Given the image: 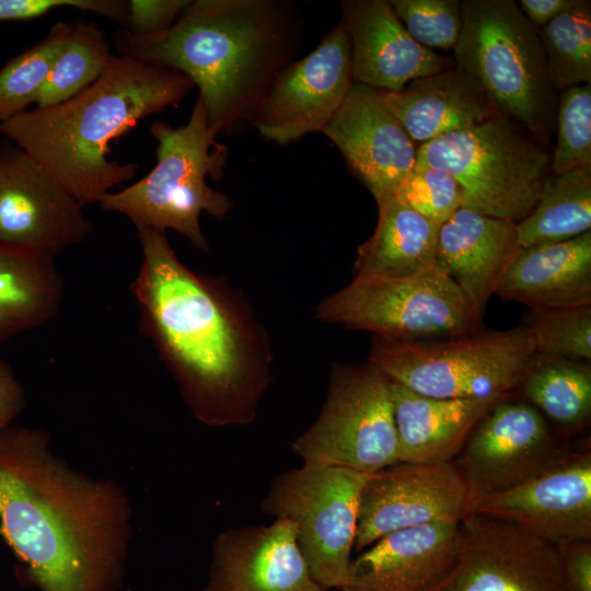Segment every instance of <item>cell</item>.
<instances>
[{"mask_svg":"<svg viewBox=\"0 0 591 591\" xmlns=\"http://www.w3.org/2000/svg\"><path fill=\"white\" fill-rule=\"evenodd\" d=\"M136 229L142 259L130 289L141 332L199 421L253 422L273 380V352L252 305L224 278L186 266L165 232Z\"/></svg>","mask_w":591,"mask_h":591,"instance_id":"cell-1","label":"cell"},{"mask_svg":"<svg viewBox=\"0 0 591 591\" xmlns=\"http://www.w3.org/2000/svg\"><path fill=\"white\" fill-rule=\"evenodd\" d=\"M131 510L114 480L71 468L45 430H0V534L39 591H119Z\"/></svg>","mask_w":591,"mask_h":591,"instance_id":"cell-2","label":"cell"},{"mask_svg":"<svg viewBox=\"0 0 591 591\" xmlns=\"http://www.w3.org/2000/svg\"><path fill=\"white\" fill-rule=\"evenodd\" d=\"M300 27L286 2L189 1L160 33L115 35L120 56L186 76L198 88L217 137L252 118L278 76L293 61Z\"/></svg>","mask_w":591,"mask_h":591,"instance_id":"cell-3","label":"cell"},{"mask_svg":"<svg viewBox=\"0 0 591 591\" xmlns=\"http://www.w3.org/2000/svg\"><path fill=\"white\" fill-rule=\"evenodd\" d=\"M178 71L113 55L73 97L0 124L4 138L42 164L84 207L132 179L138 164L109 159L111 144L147 117L177 107L194 88Z\"/></svg>","mask_w":591,"mask_h":591,"instance_id":"cell-4","label":"cell"},{"mask_svg":"<svg viewBox=\"0 0 591 591\" xmlns=\"http://www.w3.org/2000/svg\"><path fill=\"white\" fill-rule=\"evenodd\" d=\"M150 132L157 141L155 166L134 184L107 193L99 205L105 211L124 215L135 227L174 230L199 251L208 252L209 243L199 223L201 212L223 219L233 208L227 195L207 183L208 176L213 181L221 177L227 148L209 130L199 97L187 124L172 127L154 121Z\"/></svg>","mask_w":591,"mask_h":591,"instance_id":"cell-5","label":"cell"},{"mask_svg":"<svg viewBox=\"0 0 591 591\" xmlns=\"http://www.w3.org/2000/svg\"><path fill=\"white\" fill-rule=\"evenodd\" d=\"M453 47L455 68L472 78L495 111L543 135L554 106L537 30L513 0H465Z\"/></svg>","mask_w":591,"mask_h":591,"instance_id":"cell-6","label":"cell"},{"mask_svg":"<svg viewBox=\"0 0 591 591\" xmlns=\"http://www.w3.org/2000/svg\"><path fill=\"white\" fill-rule=\"evenodd\" d=\"M537 354L528 326L430 340L373 336L368 361L390 381L432 397L514 393Z\"/></svg>","mask_w":591,"mask_h":591,"instance_id":"cell-7","label":"cell"},{"mask_svg":"<svg viewBox=\"0 0 591 591\" xmlns=\"http://www.w3.org/2000/svg\"><path fill=\"white\" fill-rule=\"evenodd\" d=\"M549 163L548 153L502 116L421 143L416 159L456 179L462 207L515 223L538 201Z\"/></svg>","mask_w":591,"mask_h":591,"instance_id":"cell-8","label":"cell"},{"mask_svg":"<svg viewBox=\"0 0 591 591\" xmlns=\"http://www.w3.org/2000/svg\"><path fill=\"white\" fill-rule=\"evenodd\" d=\"M314 312L321 322L396 340L441 339L483 329V318L439 265L407 278L354 277Z\"/></svg>","mask_w":591,"mask_h":591,"instance_id":"cell-9","label":"cell"},{"mask_svg":"<svg viewBox=\"0 0 591 591\" xmlns=\"http://www.w3.org/2000/svg\"><path fill=\"white\" fill-rule=\"evenodd\" d=\"M303 462L373 474L398 462L391 382L368 360L334 362L315 421L291 442Z\"/></svg>","mask_w":591,"mask_h":591,"instance_id":"cell-10","label":"cell"},{"mask_svg":"<svg viewBox=\"0 0 591 591\" xmlns=\"http://www.w3.org/2000/svg\"><path fill=\"white\" fill-rule=\"evenodd\" d=\"M369 474L304 462L275 476L260 510L287 518L313 579L324 590L346 582L355 546L359 498Z\"/></svg>","mask_w":591,"mask_h":591,"instance_id":"cell-11","label":"cell"},{"mask_svg":"<svg viewBox=\"0 0 591 591\" xmlns=\"http://www.w3.org/2000/svg\"><path fill=\"white\" fill-rule=\"evenodd\" d=\"M573 449L568 437L514 392L482 418L452 462L466 484L471 506L524 483Z\"/></svg>","mask_w":591,"mask_h":591,"instance_id":"cell-12","label":"cell"},{"mask_svg":"<svg viewBox=\"0 0 591 591\" xmlns=\"http://www.w3.org/2000/svg\"><path fill=\"white\" fill-rule=\"evenodd\" d=\"M92 222L42 164L9 140L0 143V243L55 259L83 243Z\"/></svg>","mask_w":591,"mask_h":591,"instance_id":"cell-13","label":"cell"},{"mask_svg":"<svg viewBox=\"0 0 591 591\" xmlns=\"http://www.w3.org/2000/svg\"><path fill=\"white\" fill-rule=\"evenodd\" d=\"M352 84L350 39L340 21L314 50L278 76L250 123L281 146L322 132Z\"/></svg>","mask_w":591,"mask_h":591,"instance_id":"cell-14","label":"cell"},{"mask_svg":"<svg viewBox=\"0 0 591 591\" xmlns=\"http://www.w3.org/2000/svg\"><path fill=\"white\" fill-rule=\"evenodd\" d=\"M466 484L452 461L397 462L366 479L359 498L354 549L405 529L455 522L468 513Z\"/></svg>","mask_w":591,"mask_h":591,"instance_id":"cell-15","label":"cell"},{"mask_svg":"<svg viewBox=\"0 0 591 591\" xmlns=\"http://www.w3.org/2000/svg\"><path fill=\"white\" fill-rule=\"evenodd\" d=\"M459 526V561L438 591H566L556 545L479 513Z\"/></svg>","mask_w":591,"mask_h":591,"instance_id":"cell-16","label":"cell"},{"mask_svg":"<svg viewBox=\"0 0 591 591\" xmlns=\"http://www.w3.org/2000/svg\"><path fill=\"white\" fill-rule=\"evenodd\" d=\"M468 513L503 520L553 545L591 540V450L573 449L524 483L473 502Z\"/></svg>","mask_w":591,"mask_h":591,"instance_id":"cell-17","label":"cell"},{"mask_svg":"<svg viewBox=\"0 0 591 591\" xmlns=\"http://www.w3.org/2000/svg\"><path fill=\"white\" fill-rule=\"evenodd\" d=\"M322 132L337 147L376 202L392 197L415 167V142L385 105L379 90L354 82Z\"/></svg>","mask_w":591,"mask_h":591,"instance_id":"cell-18","label":"cell"},{"mask_svg":"<svg viewBox=\"0 0 591 591\" xmlns=\"http://www.w3.org/2000/svg\"><path fill=\"white\" fill-rule=\"evenodd\" d=\"M201 591H324L300 551L291 520L245 525L220 533L212 545Z\"/></svg>","mask_w":591,"mask_h":591,"instance_id":"cell-19","label":"cell"},{"mask_svg":"<svg viewBox=\"0 0 591 591\" xmlns=\"http://www.w3.org/2000/svg\"><path fill=\"white\" fill-rule=\"evenodd\" d=\"M460 552L459 523L399 530L351 559L339 591H438L453 572Z\"/></svg>","mask_w":591,"mask_h":591,"instance_id":"cell-20","label":"cell"},{"mask_svg":"<svg viewBox=\"0 0 591 591\" xmlns=\"http://www.w3.org/2000/svg\"><path fill=\"white\" fill-rule=\"evenodd\" d=\"M340 7L350 39L354 82L396 92L447 69L443 57L412 37L389 1L346 0Z\"/></svg>","mask_w":591,"mask_h":591,"instance_id":"cell-21","label":"cell"},{"mask_svg":"<svg viewBox=\"0 0 591 591\" xmlns=\"http://www.w3.org/2000/svg\"><path fill=\"white\" fill-rule=\"evenodd\" d=\"M521 250L515 222L464 207L439 227L438 265L482 318L489 299Z\"/></svg>","mask_w":591,"mask_h":591,"instance_id":"cell-22","label":"cell"},{"mask_svg":"<svg viewBox=\"0 0 591 591\" xmlns=\"http://www.w3.org/2000/svg\"><path fill=\"white\" fill-rule=\"evenodd\" d=\"M495 294L531 310L591 304V231L522 248Z\"/></svg>","mask_w":591,"mask_h":591,"instance_id":"cell-23","label":"cell"},{"mask_svg":"<svg viewBox=\"0 0 591 591\" xmlns=\"http://www.w3.org/2000/svg\"><path fill=\"white\" fill-rule=\"evenodd\" d=\"M390 382L397 459L406 463L452 461L482 418L503 397L440 398Z\"/></svg>","mask_w":591,"mask_h":591,"instance_id":"cell-24","label":"cell"},{"mask_svg":"<svg viewBox=\"0 0 591 591\" xmlns=\"http://www.w3.org/2000/svg\"><path fill=\"white\" fill-rule=\"evenodd\" d=\"M380 92L413 141L420 144L500 116L477 83L457 68L416 79L396 92Z\"/></svg>","mask_w":591,"mask_h":591,"instance_id":"cell-25","label":"cell"},{"mask_svg":"<svg viewBox=\"0 0 591 591\" xmlns=\"http://www.w3.org/2000/svg\"><path fill=\"white\" fill-rule=\"evenodd\" d=\"M376 204V227L358 246L354 277L407 278L436 268L439 225L393 196Z\"/></svg>","mask_w":591,"mask_h":591,"instance_id":"cell-26","label":"cell"},{"mask_svg":"<svg viewBox=\"0 0 591 591\" xmlns=\"http://www.w3.org/2000/svg\"><path fill=\"white\" fill-rule=\"evenodd\" d=\"M62 294L55 259L0 243V345L51 321Z\"/></svg>","mask_w":591,"mask_h":591,"instance_id":"cell-27","label":"cell"},{"mask_svg":"<svg viewBox=\"0 0 591 591\" xmlns=\"http://www.w3.org/2000/svg\"><path fill=\"white\" fill-rule=\"evenodd\" d=\"M515 393L570 438L591 418V364L536 354Z\"/></svg>","mask_w":591,"mask_h":591,"instance_id":"cell-28","label":"cell"},{"mask_svg":"<svg viewBox=\"0 0 591 591\" xmlns=\"http://www.w3.org/2000/svg\"><path fill=\"white\" fill-rule=\"evenodd\" d=\"M515 225L522 248L591 231V166L548 177L532 211Z\"/></svg>","mask_w":591,"mask_h":591,"instance_id":"cell-29","label":"cell"},{"mask_svg":"<svg viewBox=\"0 0 591 591\" xmlns=\"http://www.w3.org/2000/svg\"><path fill=\"white\" fill-rule=\"evenodd\" d=\"M111 44L93 22L73 21L36 99V107L60 104L93 84L107 67Z\"/></svg>","mask_w":591,"mask_h":591,"instance_id":"cell-30","label":"cell"},{"mask_svg":"<svg viewBox=\"0 0 591 591\" xmlns=\"http://www.w3.org/2000/svg\"><path fill=\"white\" fill-rule=\"evenodd\" d=\"M554 90L591 83V2L575 3L538 30Z\"/></svg>","mask_w":591,"mask_h":591,"instance_id":"cell-31","label":"cell"},{"mask_svg":"<svg viewBox=\"0 0 591 591\" xmlns=\"http://www.w3.org/2000/svg\"><path fill=\"white\" fill-rule=\"evenodd\" d=\"M68 27V22L54 24L42 42L15 56L0 69V124L35 104Z\"/></svg>","mask_w":591,"mask_h":591,"instance_id":"cell-32","label":"cell"},{"mask_svg":"<svg viewBox=\"0 0 591 591\" xmlns=\"http://www.w3.org/2000/svg\"><path fill=\"white\" fill-rule=\"evenodd\" d=\"M537 354L572 361L591 360V304L575 308L531 310L525 325Z\"/></svg>","mask_w":591,"mask_h":591,"instance_id":"cell-33","label":"cell"},{"mask_svg":"<svg viewBox=\"0 0 591 591\" xmlns=\"http://www.w3.org/2000/svg\"><path fill=\"white\" fill-rule=\"evenodd\" d=\"M583 166H591V83L561 91L557 140L551 160L555 175Z\"/></svg>","mask_w":591,"mask_h":591,"instance_id":"cell-34","label":"cell"},{"mask_svg":"<svg viewBox=\"0 0 591 591\" xmlns=\"http://www.w3.org/2000/svg\"><path fill=\"white\" fill-rule=\"evenodd\" d=\"M393 197L439 227L462 207V193L456 179L450 173L431 166L415 164Z\"/></svg>","mask_w":591,"mask_h":591,"instance_id":"cell-35","label":"cell"},{"mask_svg":"<svg viewBox=\"0 0 591 591\" xmlns=\"http://www.w3.org/2000/svg\"><path fill=\"white\" fill-rule=\"evenodd\" d=\"M394 12L412 37L432 49H450L462 27V4L457 0H391Z\"/></svg>","mask_w":591,"mask_h":591,"instance_id":"cell-36","label":"cell"},{"mask_svg":"<svg viewBox=\"0 0 591 591\" xmlns=\"http://www.w3.org/2000/svg\"><path fill=\"white\" fill-rule=\"evenodd\" d=\"M59 8H72L102 15L113 22L123 15L120 0H0V23L42 18Z\"/></svg>","mask_w":591,"mask_h":591,"instance_id":"cell-37","label":"cell"},{"mask_svg":"<svg viewBox=\"0 0 591 591\" xmlns=\"http://www.w3.org/2000/svg\"><path fill=\"white\" fill-rule=\"evenodd\" d=\"M189 0H130L125 31L147 36L170 28Z\"/></svg>","mask_w":591,"mask_h":591,"instance_id":"cell-38","label":"cell"},{"mask_svg":"<svg viewBox=\"0 0 591 591\" xmlns=\"http://www.w3.org/2000/svg\"><path fill=\"white\" fill-rule=\"evenodd\" d=\"M566 591H591V540L557 545Z\"/></svg>","mask_w":591,"mask_h":591,"instance_id":"cell-39","label":"cell"},{"mask_svg":"<svg viewBox=\"0 0 591 591\" xmlns=\"http://www.w3.org/2000/svg\"><path fill=\"white\" fill-rule=\"evenodd\" d=\"M24 407L23 389L11 367L0 359V430L13 425Z\"/></svg>","mask_w":591,"mask_h":591,"instance_id":"cell-40","label":"cell"},{"mask_svg":"<svg viewBox=\"0 0 591 591\" xmlns=\"http://www.w3.org/2000/svg\"><path fill=\"white\" fill-rule=\"evenodd\" d=\"M573 3L575 0H521L518 5L529 22L538 31Z\"/></svg>","mask_w":591,"mask_h":591,"instance_id":"cell-41","label":"cell"}]
</instances>
